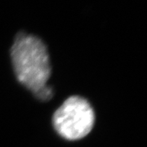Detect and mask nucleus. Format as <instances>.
Here are the masks:
<instances>
[{
	"label": "nucleus",
	"instance_id": "f257e3e1",
	"mask_svg": "<svg viewBox=\"0 0 147 147\" xmlns=\"http://www.w3.org/2000/svg\"><path fill=\"white\" fill-rule=\"evenodd\" d=\"M11 58L18 81L38 99L47 101L53 96L47 82L51 75L49 55L38 37L19 32L11 47Z\"/></svg>",
	"mask_w": 147,
	"mask_h": 147
},
{
	"label": "nucleus",
	"instance_id": "f03ea898",
	"mask_svg": "<svg viewBox=\"0 0 147 147\" xmlns=\"http://www.w3.org/2000/svg\"><path fill=\"white\" fill-rule=\"evenodd\" d=\"M94 123L92 107L79 96H72L66 99L53 117L56 131L68 141H77L86 137L92 131Z\"/></svg>",
	"mask_w": 147,
	"mask_h": 147
}]
</instances>
